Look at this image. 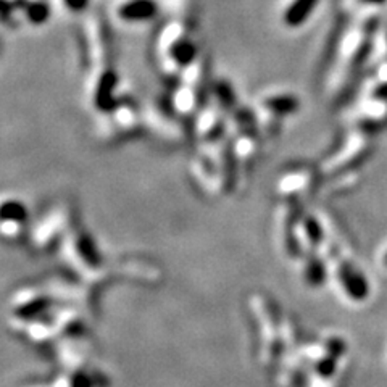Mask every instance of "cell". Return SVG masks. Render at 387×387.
Instances as JSON below:
<instances>
[{
  "label": "cell",
  "instance_id": "8992f818",
  "mask_svg": "<svg viewBox=\"0 0 387 387\" xmlns=\"http://www.w3.org/2000/svg\"><path fill=\"white\" fill-rule=\"evenodd\" d=\"M157 15V5L152 0H121L115 7V16L128 25L151 21Z\"/></svg>",
  "mask_w": 387,
  "mask_h": 387
},
{
  "label": "cell",
  "instance_id": "277c9868",
  "mask_svg": "<svg viewBox=\"0 0 387 387\" xmlns=\"http://www.w3.org/2000/svg\"><path fill=\"white\" fill-rule=\"evenodd\" d=\"M86 42L87 55H89L92 67L110 65V41L104 23L99 16H92L86 21Z\"/></svg>",
  "mask_w": 387,
  "mask_h": 387
},
{
  "label": "cell",
  "instance_id": "7a4b0ae2",
  "mask_svg": "<svg viewBox=\"0 0 387 387\" xmlns=\"http://www.w3.org/2000/svg\"><path fill=\"white\" fill-rule=\"evenodd\" d=\"M116 91V74L110 65H99L92 69L89 82H87V99L92 109L100 113H109L118 102L115 96Z\"/></svg>",
  "mask_w": 387,
  "mask_h": 387
},
{
  "label": "cell",
  "instance_id": "5b68a950",
  "mask_svg": "<svg viewBox=\"0 0 387 387\" xmlns=\"http://www.w3.org/2000/svg\"><path fill=\"white\" fill-rule=\"evenodd\" d=\"M195 137L200 144H212L220 141L225 133V120L221 109L214 104H208L205 109L197 111L195 116Z\"/></svg>",
  "mask_w": 387,
  "mask_h": 387
},
{
  "label": "cell",
  "instance_id": "ba28073f",
  "mask_svg": "<svg viewBox=\"0 0 387 387\" xmlns=\"http://www.w3.org/2000/svg\"><path fill=\"white\" fill-rule=\"evenodd\" d=\"M62 2V5L67 8L69 12H79L81 8H84L86 5L87 0H60Z\"/></svg>",
  "mask_w": 387,
  "mask_h": 387
},
{
  "label": "cell",
  "instance_id": "6da1fadb",
  "mask_svg": "<svg viewBox=\"0 0 387 387\" xmlns=\"http://www.w3.org/2000/svg\"><path fill=\"white\" fill-rule=\"evenodd\" d=\"M190 32L192 26L188 21L173 20L158 34L157 52L160 67L170 76H181V73L199 58V47Z\"/></svg>",
  "mask_w": 387,
  "mask_h": 387
},
{
  "label": "cell",
  "instance_id": "3957f363",
  "mask_svg": "<svg viewBox=\"0 0 387 387\" xmlns=\"http://www.w3.org/2000/svg\"><path fill=\"white\" fill-rule=\"evenodd\" d=\"M27 213L26 205L15 197H0V234L7 239H16L23 234Z\"/></svg>",
  "mask_w": 387,
  "mask_h": 387
},
{
  "label": "cell",
  "instance_id": "52a82bcc",
  "mask_svg": "<svg viewBox=\"0 0 387 387\" xmlns=\"http://www.w3.org/2000/svg\"><path fill=\"white\" fill-rule=\"evenodd\" d=\"M109 113L111 115L109 128L116 131V134H129V136H131L139 128L141 116H139L133 102L118 100Z\"/></svg>",
  "mask_w": 387,
  "mask_h": 387
}]
</instances>
